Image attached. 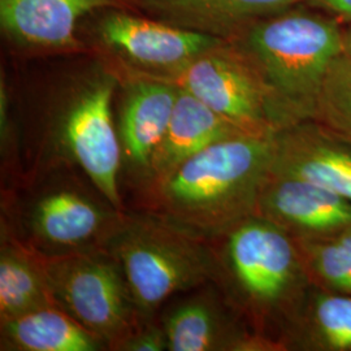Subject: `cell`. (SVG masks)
Here are the masks:
<instances>
[{
    "label": "cell",
    "mask_w": 351,
    "mask_h": 351,
    "mask_svg": "<svg viewBox=\"0 0 351 351\" xmlns=\"http://www.w3.org/2000/svg\"><path fill=\"white\" fill-rule=\"evenodd\" d=\"M275 134L242 133L191 156L143 191L150 213L207 241L221 236L255 215Z\"/></svg>",
    "instance_id": "obj_1"
},
{
    "label": "cell",
    "mask_w": 351,
    "mask_h": 351,
    "mask_svg": "<svg viewBox=\"0 0 351 351\" xmlns=\"http://www.w3.org/2000/svg\"><path fill=\"white\" fill-rule=\"evenodd\" d=\"M210 242L219 264L215 285L255 335L284 350L313 287L295 239L251 215Z\"/></svg>",
    "instance_id": "obj_2"
},
{
    "label": "cell",
    "mask_w": 351,
    "mask_h": 351,
    "mask_svg": "<svg viewBox=\"0 0 351 351\" xmlns=\"http://www.w3.org/2000/svg\"><path fill=\"white\" fill-rule=\"evenodd\" d=\"M343 26L298 5L251 24L229 42L262 77L290 126L314 119L326 71L342 53Z\"/></svg>",
    "instance_id": "obj_3"
},
{
    "label": "cell",
    "mask_w": 351,
    "mask_h": 351,
    "mask_svg": "<svg viewBox=\"0 0 351 351\" xmlns=\"http://www.w3.org/2000/svg\"><path fill=\"white\" fill-rule=\"evenodd\" d=\"M103 249L120 264L145 322L172 295L216 284L219 277L210 241L154 213H126Z\"/></svg>",
    "instance_id": "obj_4"
},
{
    "label": "cell",
    "mask_w": 351,
    "mask_h": 351,
    "mask_svg": "<svg viewBox=\"0 0 351 351\" xmlns=\"http://www.w3.org/2000/svg\"><path fill=\"white\" fill-rule=\"evenodd\" d=\"M75 169L63 164L32 172L27 194L12 207L17 221H1L40 256L103 249L125 216Z\"/></svg>",
    "instance_id": "obj_5"
},
{
    "label": "cell",
    "mask_w": 351,
    "mask_h": 351,
    "mask_svg": "<svg viewBox=\"0 0 351 351\" xmlns=\"http://www.w3.org/2000/svg\"><path fill=\"white\" fill-rule=\"evenodd\" d=\"M117 85L116 75L103 71L75 90L38 147L32 172L52 165L75 167L116 208L125 211L120 190L123 152L112 113Z\"/></svg>",
    "instance_id": "obj_6"
},
{
    "label": "cell",
    "mask_w": 351,
    "mask_h": 351,
    "mask_svg": "<svg viewBox=\"0 0 351 351\" xmlns=\"http://www.w3.org/2000/svg\"><path fill=\"white\" fill-rule=\"evenodd\" d=\"M40 259L55 304L101 339L107 350H117L145 322L120 264L108 251Z\"/></svg>",
    "instance_id": "obj_7"
},
{
    "label": "cell",
    "mask_w": 351,
    "mask_h": 351,
    "mask_svg": "<svg viewBox=\"0 0 351 351\" xmlns=\"http://www.w3.org/2000/svg\"><path fill=\"white\" fill-rule=\"evenodd\" d=\"M160 78L186 90L246 133L275 134L288 126L262 77L229 40Z\"/></svg>",
    "instance_id": "obj_8"
},
{
    "label": "cell",
    "mask_w": 351,
    "mask_h": 351,
    "mask_svg": "<svg viewBox=\"0 0 351 351\" xmlns=\"http://www.w3.org/2000/svg\"><path fill=\"white\" fill-rule=\"evenodd\" d=\"M104 45L143 75H172L226 39L186 27L136 17L108 14L101 27Z\"/></svg>",
    "instance_id": "obj_9"
},
{
    "label": "cell",
    "mask_w": 351,
    "mask_h": 351,
    "mask_svg": "<svg viewBox=\"0 0 351 351\" xmlns=\"http://www.w3.org/2000/svg\"><path fill=\"white\" fill-rule=\"evenodd\" d=\"M169 351H277L255 335L220 290L186 297L164 315Z\"/></svg>",
    "instance_id": "obj_10"
},
{
    "label": "cell",
    "mask_w": 351,
    "mask_h": 351,
    "mask_svg": "<svg viewBox=\"0 0 351 351\" xmlns=\"http://www.w3.org/2000/svg\"><path fill=\"white\" fill-rule=\"evenodd\" d=\"M255 215L297 239L329 237L351 229V201L314 182L271 169Z\"/></svg>",
    "instance_id": "obj_11"
},
{
    "label": "cell",
    "mask_w": 351,
    "mask_h": 351,
    "mask_svg": "<svg viewBox=\"0 0 351 351\" xmlns=\"http://www.w3.org/2000/svg\"><path fill=\"white\" fill-rule=\"evenodd\" d=\"M178 86L160 77L141 75L128 81L119 117L123 172L141 190L149 182L151 162L169 125Z\"/></svg>",
    "instance_id": "obj_12"
},
{
    "label": "cell",
    "mask_w": 351,
    "mask_h": 351,
    "mask_svg": "<svg viewBox=\"0 0 351 351\" xmlns=\"http://www.w3.org/2000/svg\"><path fill=\"white\" fill-rule=\"evenodd\" d=\"M271 171L314 182L351 201V142L314 120L277 132Z\"/></svg>",
    "instance_id": "obj_13"
},
{
    "label": "cell",
    "mask_w": 351,
    "mask_h": 351,
    "mask_svg": "<svg viewBox=\"0 0 351 351\" xmlns=\"http://www.w3.org/2000/svg\"><path fill=\"white\" fill-rule=\"evenodd\" d=\"M113 5V0H0V23L26 47L71 50L80 46L75 34L78 20Z\"/></svg>",
    "instance_id": "obj_14"
},
{
    "label": "cell",
    "mask_w": 351,
    "mask_h": 351,
    "mask_svg": "<svg viewBox=\"0 0 351 351\" xmlns=\"http://www.w3.org/2000/svg\"><path fill=\"white\" fill-rule=\"evenodd\" d=\"M172 25L229 40L251 24L306 0H132Z\"/></svg>",
    "instance_id": "obj_15"
},
{
    "label": "cell",
    "mask_w": 351,
    "mask_h": 351,
    "mask_svg": "<svg viewBox=\"0 0 351 351\" xmlns=\"http://www.w3.org/2000/svg\"><path fill=\"white\" fill-rule=\"evenodd\" d=\"M242 133L246 132L229 123L186 90L178 88L169 125L152 158L149 182L142 191L163 181L181 164L215 142Z\"/></svg>",
    "instance_id": "obj_16"
},
{
    "label": "cell",
    "mask_w": 351,
    "mask_h": 351,
    "mask_svg": "<svg viewBox=\"0 0 351 351\" xmlns=\"http://www.w3.org/2000/svg\"><path fill=\"white\" fill-rule=\"evenodd\" d=\"M56 306L45 276L42 259L12 230L1 224L0 320Z\"/></svg>",
    "instance_id": "obj_17"
},
{
    "label": "cell",
    "mask_w": 351,
    "mask_h": 351,
    "mask_svg": "<svg viewBox=\"0 0 351 351\" xmlns=\"http://www.w3.org/2000/svg\"><path fill=\"white\" fill-rule=\"evenodd\" d=\"M0 349L7 351H98L107 346L58 306L0 320Z\"/></svg>",
    "instance_id": "obj_18"
},
{
    "label": "cell",
    "mask_w": 351,
    "mask_h": 351,
    "mask_svg": "<svg viewBox=\"0 0 351 351\" xmlns=\"http://www.w3.org/2000/svg\"><path fill=\"white\" fill-rule=\"evenodd\" d=\"M284 350L351 351V295L311 287Z\"/></svg>",
    "instance_id": "obj_19"
},
{
    "label": "cell",
    "mask_w": 351,
    "mask_h": 351,
    "mask_svg": "<svg viewBox=\"0 0 351 351\" xmlns=\"http://www.w3.org/2000/svg\"><path fill=\"white\" fill-rule=\"evenodd\" d=\"M294 239L314 287L351 295V229L329 237Z\"/></svg>",
    "instance_id": "obj_20"
},
{
    "label": "cell",
    "mask_w": 351,
    "mask_h": 351,
    "mask_svg": "<svg viewBox=\"0 0 351 351\" xmlns=\"http://www.w3.org/2000/svg\"><path fill=\"white\" fill-rule=\"evenodd\" d=\"M314 121L351 142V56L339 53L329 65L316 101Z\"/></svg>",
    "instance_id": "obj_21"
},
{
    "label": "cell",
    "mask_w": 351,
    "mask_h": 351,
    "mask_svg": "<svg viewBox=\"0 0 351 351\" xmlns=\"http://www.w3.org/2000/svg\"><path fill=\"white\" fill-rule=\"evenodd\" d=\"M120 351L168 350V339L162 323L155 320L143 322L141 326L119 346Z\"/></svg>",
    "instance_id": "obj_22"
},
{
    "label": "cell",
    "mask_w": 351,
    "mask_h": 351,
    "mask_svg": "<svg viewBox=\"0 0 351 351\" xmlns=\"http://www.w3.org/2000/svg\"><path fill=\"white\" fill-rule=\"evenodd\" d=\"M306 5L335 17L342 25L351 24V0H306Z\"/></svg>",
    "instance_id": "obj_23"
},
{
    "label": "cell",
    "mask_w": 351,
    "mask_h": 351,
    "mask_svg": "<svg viewBox=\"0 0 351 351\" xmlns=\"http://www.w3.org/2000/svg\"><path fill=\"white\" fill-rule=\"evenodd\" d=\"M342 52L351 56V24L343 26V42H342Z\"/></svg>",
    "instance_id": "obj_24"
}]
</instances>
